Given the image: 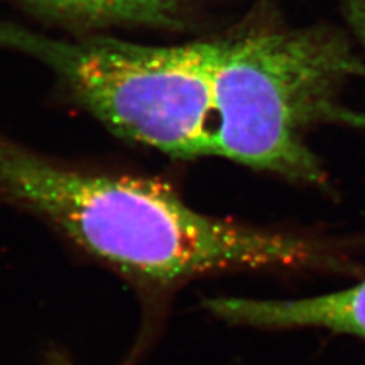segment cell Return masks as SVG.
Returning <instances> with one entry per match:
<instances>
[{"label": "cell", "instance_id": "cell-1", "mask_svg": "<svg viewBox=\"0 0 365 365\" xmlns=\"http://www.w3.org/2000/svg\"><path fill=\"white\" fill-rule=\"evenodd\" d=\"M0 200L148 289L235 269H342L315 239L204 215L162 181L67 168L2 134Z\"/></svg>", "mask_w": 365, "mask_h": 365}, {"label": "cell", "instance_id": "cell-2", "mask_svg": "<svg viewBox=\"0 0 365 365\" xmlns=\"http://www.w3.org/2000/svg\"><path fill=\"white\" fill-rule=\"evenodd\" d=\"M365 66L336 29L311 26L221 40L213 73V155L297 182L324 185L307 134L365 125L344 91Z\"/></svg>", "mask_w": 365, "mask_h": 365}, {"label": "cell", "instance_id": "cell-3", "mask_svg": "<svg viewBox=\"0 0 365 365\" xmlns=\"http://www.w3.org/2000/svg\"><path fill=\"white\" fill-rule=\"evenodd\" d=\"M0 48L40 61L122 139L177 158L213 155V73L221 40L151 46L53 38L0 23Z\"/></svg>", "mask_w": 365, "mask_h": 365}, {"label": "cell", "instance_id": "cell-4", "mask_svg": "<svg viewBox=\"0 0 365 365\" xmlns=\"http://www.w3.org/2000/svg\"><path fill=\"white\" fill-rule=\"evenodd\" d=\"M204 307L230 324L256 329H324L365 339V280L350 288L289 300L213 297Z\"/></svg>", "mask_w": 365, "mask_h": 365}, {"label": "cell", "instance_id": "cell-5", "mask_svg": "<svg viewBox=\"0 0 365 365\" xmlns=\"http://www.w3.org/2000/svg\"><path fill=\"white\" fill-rule=\"evenodd\" d=\"M51 19L75 26L111 25L175 28L180 25L177 0H23Z\"/></svg>", "mask_w": 365, "mask_h": 365}, {"label": "cell", "instance_id": "cell-6", "mask_svg": "<svg viewBox=\"0 0 365 365\" xmlns=\"http://www.w3.org/2000/svg\"><path fill=\"white\" fill-rule=\"evenodd\" d=\"M346 16L353 34L365 51V0H346Z\"/></svg>", "mask_w": 365, "mask_h": 365}, {"label": "cell", "instance_id": "cell-7", "mask_svg": "<svg viewBox=\"0 0 365 365\" xmlns=\"http://www.w3.org/2000/svg\"><path fill=\"white\" fill-rule=\"evenodd\" d=\"M49 365H72V364L63 355V353L52 351L49 355Z\"/></svg>", "mask_w": 365, "mask_h": 365}]
</instances>
